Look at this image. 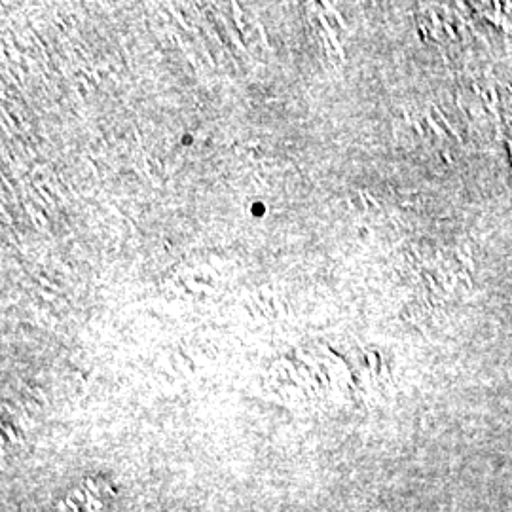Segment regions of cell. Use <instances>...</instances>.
<instances>
[{
	"instance_id": "1",
	"label": "cell",
	"mask_w": 512,
	"mask_h": 512,
	"mask_svg": "<svg viewBox=\"0 0 512 512\" xmlns=\"http://www.w3.org/2000/svg\"><path fill=\"white\" fill-rule=\"evenodd\" d=\"M112 490L103 478H88L71 490L61 512H107Z\"/></svg>"
}]
</instances>
